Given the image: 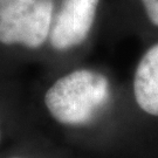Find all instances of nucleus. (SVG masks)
Instances as JSON below:
<instances>
[{
    "mask_svg": "<svg viewBox=\"0 0 158 158\" xmlns=\"http://www.w3.org/2000/svg\"><path fill=\"white\" fill-rule=\"evenodd\" d=\"M109 80L91 69H76L57 79L45 95L53 118L64 125L91 122L110 101Z\"/></svg>",
    "mask_w": 158,
    "mask_h": 158,
    "instance_id": "nucleus-1",
    "label": "nucleus"
},
{
    "mask_svg": "<svg viewBox=\"0 0 158 158\" xmlns=\"http://www.w3.org/2000/svg\"><path fill=\"white\" fill-rule=\"evenodd\" d=\"M53 0H0V44L39 48L49 38Z\"/></svg>",
    "mask_w": 158,
    "mask_h": 158,
    "instance_id": "nucleus-2",
    "label": "nucleus"
},
{
    "mask_svg": "<svg viewBox=\"0 0 158 158\" xmlns=\"http://www.w3.org/2000/svg\"><path fill=\"white\" fill-rule=\"evenodd\" d=\"M100 0H63L52 25L49 41L56 51L80 46L90 33Z\"/></svg>",
    "mask_w": 158,
    "mask_h": 158,
    "instance_id": "nucleus-3",
    "label": "nucleus"
},
{
    "mask_svg": "<svg viewBox=\"0 0 158 158\" xmlns=\"http://www.w3.org/2000/svg\"><path fill=\"white\" fill-rule=\"evenodd\" d=\"M134 96L144 113L158 117V42L144 53L137 64Z\"/></svg>",
    "mask_w": 158,
    "mask_h": 158,
    "instance_id": "nucleus-4",
    "label": "nucleus"
},
{
    "mask_svg": "<svg viewBox=\"0 0 158 158\" xmlns=\"http://www.w3.org/2000/svg\"><path fill=\"white\" fill-rule=\"evenodd\" d=\"M150 23L158 27V0H141Z\"/></svg>",
    "mask_w": 158,
    "mask_h": 158,
    "instance_id": "nucleus-5",
    "label": "nucleus"
}]
</instances>
